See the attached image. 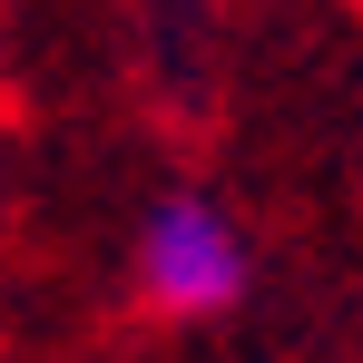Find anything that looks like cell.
<instances>
[{"mask_svg":"<svg viewBox=\"0 0 363 363\" xmlns=\"http://www.w3.org/2000/svg\"><path fill=\"white\" fill-rule=\"evenodd\" d=\"M138 295L157 304V314H226L245 295V236L206 206V196H167L147 226H138Z\"/></svg>","mask_w":363,"mask_h":363,"instance_id":"obj_1","label":"cell"}]
</instances>
